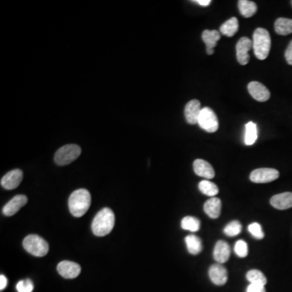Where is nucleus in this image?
<instances>
[{"label": "nucleus", "instance_id": "obj_1", "mask_svg": "<svg viewBox=\"0 0 292 292\" xmlns=\"http://www.w3.org/2000/svg\"><path fill=\"white\" fill-rule=\"evenodd\" d=\"M115 217L110 208H103L97 214L92 223V231L98 237L109 235L114 227Z\"/></svg>", "mask_w": 292, "mask_h": 292}, {"label": "nucleus", "instance_id": "obj_2", "mask_svg": "<svg viewBox=\"0 0 292 292\" xmlns=\"http://www.w3.org/2000/svg\"><path fill=\"white\" fill-rule=\"evenodd\" d=\"M91 204V195L84 188L74 191L68 200L70 212L76 218H80L88 211Z\"/></svg>", "mask_w": 292, "mask_h": 292}, {"label": "nucleus", "instance_id": "obj_3", "mask_svg": "<svg viewBox=\"0 0 292 292\" xmlns=\"http://www.w3.org/2000/svg\"><path fill=\"white\" fill-rule=\"evenodd\" d=\"M271 47L270 35L266 29L258 28L254 33L253 48L258 60H266L270 54Z\"/></svg>", "mask_w": 292, "mask_h": 292}, {"label": "nucleus", "instance_id": "obj_4", "mask_svg": "<svg viewBox=\"0 0 292 292\" xmlns=\"http://www.w3.org/2000/svg\"><path fill=\"white\" fill-rule=\"evenodd\" d=\"M23 246L31 255L43 258L49 252V244L43 238L37 235H29L24 239Z\"/></svg>", "mask_w": 292, "mask_h": 292}, {"label": "nucleus", "instance_id": "obj_5", "mask_svg": "<svg viewBox=\"0 0 292 292\" xmlns=\"http://www.w3.org/2000/svg\"><path fill=\"white\" fill-rule=\"evenodd\" d=\"M81 149L77 145H66L58 149L55 154V162L59 165H66L77 158Z\"/></svg>", "mask_w": 292, "mask_h": 292}, {"label": "nucleus", "instance_id": "obj_6", "mask_svg": "<svg viewBox=\"0 0 292 292\" xmlns=\"http://www.w3.org/2000/svg\"><path fill=\"white\" fill-rule=\"evenodd\" d=\"M199 126L207 133H213L219 129V119L216 114L210 107H203L198 119Z\"/></svg>", "mask_w": 292, "mask_h": 292}, {"label": "nucleus", "instance_id": "obj_7", "mask_svg": "<svg viewBox=\"0 0 292 292\" xmlns=\"http://www.w3.org/2000/svg\"><path fill=\"white\" fill-rule=\"evenodd\" d=\"M279 177V172L273 168H259L254 170L250 174V180L252 182L257 184H266L272 182Z\"/></svg>", "mask_w": 292, "mask_h": 292}, {"label": "nucleus", "instance_id": "obj_8", "mask_svg": "<svg viewBox=\"0 0 292 292\" xmlns=\"http://www.w3.org/2000/svg\"><path fill=\"white\" fill-rule=\"evenodd\" d=\"M253 47V43L248 37H243L236 44V57L241 65H246L249 62V52Z\"/></svg>", "mask_w": 292, "mask_h": 292}, {"label": "nucleus", "instance_id": "obj_9", "mask_svg": "<svg viewBox=\"0 0 292 292\" xmlns=\"http://www.w3.org/2000/svg\"><path fill=\"white\" fill-rule=\"evenodd\" d=\"M57 270L63 278L72 279L79 276L81 271V268L77 263L69 261H64L59 263Z\"/></svg>", "mask_w": 292, "mask_h": 292}, {"label": "nucleus", "instance_id": "obj_10", "mask_svg": "<svg viewBox=\"0 0 292 292\" xmlns=\"http://www.w3.org/2000/svg\"><path fill=\"white\" fill-rule=\"evenodd\" d=\"M208 276L213 283L217 286H223L227 283L228 274L227 269L222 264H215L208 270Z\"/></svg>", "mask_w": 292, "mask_h": 292}, {"label": "nucleus", "instance_id": "obj_11", "mask_svg": "<svg viewBox=\"0 0 292 292\" xmlns=\"http://www.w3.org/2000/svg\"><path fill=\"white\" fill-rule=\"evenodd\" d=\"M23 180V172L21 170L15 169L8 172L2 180L1 185L7 190H13L20 185Z\"/></svg>", "mask_w": 292, "mask_h": 292}, {"label": "nucleus", "instance_id": "obj_12", "mask_svg": "<svg viewBox=\"0 0 292 292\" xmlns=\"http://www.w3.org/2000/svg\"><path fill=\"white\" fill-rule=\"evenodd\" d=\"M251 96L258 102H266L270 98V93L266 86L258 81L250 82L247 86Z\"/></svg>", "mask_w": 292, "mask_h": 292}, {"label": "nucleus", "instance_id": "obj_13", "mask_svg": "<svg viewBox=\"0 0 292 292\" xmlns=\"http://www.w3.org/2000/svg\"><path fill=\"white\" fill-rule=\"evenodd\" d=\"M200 102L196 99L189 101L184 108V116L187 122L190 124H196L198 123L199 116H200Z\"/></svg>", "mask_w": 292, "mask_h": 292}, {"label": "nucleus", "instance_id": "obj_14", "mask_svg": "<svg viewBox=\"0 0 292 292\" xmlns=\"http://www.w3.org/2000/svg\"><path fill=\"white\" fill-rule=\"evenodd\" d=\"M28 202V198L25 195H17L5 204L3 208V213L6 216H13L16 215L22 207Z\"/></svg>", "mask_w": 292, "mask_h": 292}, {"label": "nucleus", "instance_id": "obj_15", "mask_svg": "<svg viewBox=\"0 0 292 292\" xmlns=\"http://www.w3.org/2000/svg\"><path fill=\"white\" fill-rule=\"evenodd\" d=\"M270 204L274 208L284 211L292 208V192H282L270 199Z\"/></svg>", "mask_w": 292, "mask_h": 292}, {"label": "nucleus", "instance_id": "obj_16", "mask_svg": "<svg viewBox=\"0 0 292 292\" xmlns=\"http://www.w3.org/2000/svg\"><path fill=\"white\" fill-rule=\"evenodd\" d=\"M193 170L197 176L204 179L214 178L215 176V170L208 161L203 159H196L193 162Z\"/></svg>", "mask_w": 292, "mask_h": 292}, {"label": "nucleus", "instance_id": "obj_17", "mask_svg": "<svg viewBox=\"0 0 292 292\" xmlns=\"http://www.w3.org/2000/svg\"><path fill=\"white\" fill-rule=\"evenodd\" d=\"M231 255V247L227 242L219 240L215 244L214 258L218 263L223 264L228 261Z\"/></svg>", "mask_w": 292, "mask_h": 292}, {"label": "nucleus", "instance_id": "obj_18", "mask_svg": "<svg viewBox=\"0 0 292 292\" xmlns=\"http://www.w3.org/2000/svg\"><path fill=\"white\" fill-rule=\"evenodd\" d=\"M221 34L218 30H204L202 33V39L206 45V52L208 55L214 54V48L217 46V43L220 39Z\"/></svg>", "mask_w": 292, "mask_h": 292}, {"label": "nucleus", "instance_id": "obj_19", "mask_svg": "<svg viewBox=\"0 0 292 292\" xmlns=\"http://www.w3.org/2000/svg\"><path fill=\"white\" fill-rule=\"evenodd\" d=\"M222 202L219 198L211 197L204 204V211L211 219H218L221 215Z\"/></svg>", "mask_w": 292, "mask_h": 292}, {"label": "nucleus", "instance_id": "obj_20", "mask_svg": "<svg viewBox=\"0 0 292 292\" xmlns=\"http://www.w3.org/2000/svg\"><path fill=\"white\" fill-rule=\"evenodd\" d=\"M239 30V21L236 17L229 19L220 27V33L227 37H233Z\"/></svg>", "mask_w": 292, "mask_h": 292}, {"label": "nucleus", "instance_id": "obj_21", "mask_svg": "<svg viewBox=\"0 0 292 292\" xmlns=\"http://www.w3.org/2000/svg\"><path fill=\"white\" fill-rule=\"evenodd\" d=\"M274 29L276 33L282 36L290 34L292 33V20L287 18H278L274 23Z\"/></svg>", "mask_w": 292, "mask_h": 292}, {"label": "nucleus", "instance_id": "obj_22", "mask_svg": "<svg viewBox=\"0 0 292 292\" xmlns=\"http://www.w3.org/2000/svg\"><path fill=\"white\" fill-rule=\"evenodd\" d=\"M238 7L240 14L246 18L253 17L258 11V6L255 3L248 0H239Z\"/></svg>", "mask_w": 292, "mask_h": 292}, {"label": "nucleus", "instance_id": "obj_23", "mask_svg": "<svg viewBox=\"0 0 292 292\" xmlns=\"http://www.w3.org/2000/svg\"><path fill=\"white\" fill-rule=\"evenodd\" d=\"M185 243H186L187 248L189 254L192 255H196L200 254L202 251V243L200 238L197 237L196 235H188L185 238Z\"/></svg>", "mask_w": 292, "mask_h": 292}, {"label": "nucleus", "instance_id": "obj_24", "mask_svg": "<svg viewBox=\"0 0 292 292\" xmlns=\"http://www.w3.org/2000/svg\"><path fill=\"white\" fill-rule=\"evenodd\" d=\"M246 278L250 284H257V285H262L266 286L267 283V279L266 276L258 270H251L247 272L246 274Z\"/></svg>", "mask_w": 292, "mask_h": 292}, {"label": "nucleus", "instance_id": "obj_25", "mask_svg": "<svg viewBox=\"0 0 292 292\" xmlns=\"http://www.w3.org/2000/svg\"><path fill=\"white\" fill-rule=\"evenodd\" d=\"M258 127L254 122L247 123L245 126L244 142L247 145H253L258 139Z\"/></svg>", "mask_w": 292, "mask_h": 292}, {"label": "nucleus", "instance_id": "obj_26", "mask_svg": "<svg viewBox=\"0 0 292 292\" xmlns=\"http://www.w3.org/2000/svg\"><path fill=\"white\" fill-rule=\"evenodd\" d=\"M199 190L202 192L203 194L206 196H216L219 193V189L215 183L208 181V180H202L199 183Z\"/></svg>", "mask_w": 292, "mask_h": 292}, {"label": "nucleus", "instance_id": "obj_27", "mask_svg": "<svg viewBox=\"0 0 292 292\" xmlns=\"http://www.w3.org/2000/svg\"><path fill=\"white\" fill-rule=\"evenodd\" d=\"M181 227L185 231L196 232V231L200 230V221L196 218H194V217H184V219L181 221Z\"/></svg>", "mask_w": 292, "mask_h": 292}, {"label": "nucleus", "instance_id": "obj_28", "mask_svg": "<svg viewBox=\"0 0 292 292\" xmlns=\"http://www.w3.org/2000/svg\"><path fill=\"white\" fill-rule=\"evenodd\" d=\"M241 231V223L239 221H232L225 227L224 234L229 237H234L240 234Z\"/></svg>", "mask_w": 292, "mask_h": 292}, {"label": "nucleus", "instance_id": "obj_29", "mask_svg": "<svg viewBox=\"0 0 292 292\" xmlns=\"http://www.w3.org/2000/svg\"><path fill=\"white\" fill-rule=\"evenodd\" d=\"M235 253L239 258H246L248 254L247 243L243 240H239L235 243Z\"/></svg>", "mask_w": 292, "mask_h": 292}, {"label": "nucleus", "instance_id": "obj_30", "mask_svg": "<svg viewBox=\"0 0 292 292\" xmlns=\"http://www.w3.org/2000/svg\"><path fill=\"white\" fill-rule=\"evenodd\" d=\"M248 231L256 239H262L265 236L262 226L258 223H254L248 226Z\"/></svg>", "mask_w": 292, "mask_h": 292}, {"label": "nucleus", "instance_id": "obj_31", "mask_svg": "<svg viewBox=\"0 0 292 292\" xmlns=\"http://www.w3.org/2000/svg\"><path fill=\"white\" fill-rule=\"evenodd\" d=\"M33 288L34 286L30 279L21 280L17 284V290L18 292H32Z\"/></svg>", "mask_w": 292, "mask_h": 292}, {"label": "nucleus", "instance_id": "obj_32", "mask_svg": "<svg viewBox=\"0 0 292 292\" xmlns=\"http://www.w3.org/2000/svg\"><path fill=\"white\" fill-rule=\"evenodd\" d=\"M246 292H266V290L265 286L250 284L249 286H247Z\"/></svg>", "mask_w": 292, "mask_h": 292}, {"label": "nucleus", "instance_id": "obj_33", "mask_svg": "<svg viewBox=\"0 0 292 292\" xmlns=\"http://www.w3.org/2000/svg\"><path fill=\"white\" fill-rule=\"evenodd\" d=\"M285 58H286L288 64L292 65V41H290V44L288 45L287 48H286V52H285Z\"/></svg>", "mask_w": 292, "mask_h": 292}, {"label": "nucleus", "instance_id": "obj_34", "mask_svg": "<svg viewBox=\"0 0 292 292\" xmlns=\"http://www.w3.org/2000/svg\"><path fill=\"white\" fill-rule=\"evenodd\" d=\"M8 279L5 275L0 276V290H3L7 286Z\"/></svg>", "mask_w": 292, "mask_h": 292}, {"label": "nucleus", "instance_id": "obj_35", "mask_svg": "<svg viewBox=\"0 0 292 292\" xmlns=\"http://www.w3.org/2000/svg\"><path fill=\"white\" fill-rule=\"evenodd\" d=\"M193 2L197 3L200 6L204 7L208 6L211 4V0H196V1H193Z\"/></svg>", "mask_w": 292, "mask_h": 292}, {"label": "nucleus", "instance_id": "obj_36", "mask_svg": "<svg viewBox=\"0 0 292 292\" xmlns=\"http://www.w3.org/2000/svg\"><path fill=\"white\" fill-rule=\"evenodd\" d=\"M291 4H292V2H291Z\"/></svg>", "mask_w": 292, "mask_h": 292}]
</instances>
